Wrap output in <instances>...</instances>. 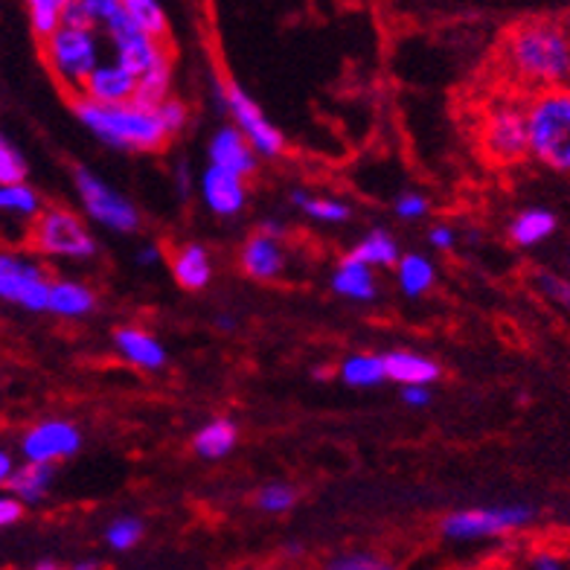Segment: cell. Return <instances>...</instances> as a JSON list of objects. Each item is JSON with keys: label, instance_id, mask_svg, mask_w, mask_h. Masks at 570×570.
Returning a JSON list of instances; mask_svg holds the SVG:
<instances>
[{"label": "cell", "instance_id": "obj_37", "mask_svg": "<svg viewBox=\"0 0 570 570\" xmlns=\"http://www.w3.org/2000/svg\"><path fill=\"white\" fill-rule=\"evenodd\" d=\"M158 114H160V122H164L166 131H169V137L180 135V131H184L189 122V111H187V106L180 102V99L169 97L164 106L158 108Z\"/></svg>", "mask_w": 570, "mask_h": 570}, {"label": "cell", "instance_id": "obj_28", "mask_svg": "<svg viewBox=\"0 0 570 570\" xmlns=\"http://www.w3.org/2000/svg\"><path fill=\"white\" fill-rule=\"evenodd\" d=\"M341 379L350 387H375V384L387 382V370H384V355L358 353L341 364Z\"/></svg>", "mask_w": 570, "mask_h": 570}, {"label": "cell", "instance_id": "obj_21", "mask_svg": "<svg viewBox=\"0 0 570 570\" xmlns=\"http://www.w3.org/2000/svg\"><path fill=\"white\" fill-rule=\"evenodd\" d=\"M332 288L341 297H350V301L367 303L375 297V277L373 271L367 265L355 263L350 256L341 259V268L335 271V277H332Z\"/></svg>", "mask_w": 570, "mask_h": 570}, {"label": "cell", "instance_id": "obj_34", "mask_svg": "<svg viewBox=\"0 0 570 570\" xmlns=\"http://www.w3.org/2000/svg\"><path fill=\"white\" fill-rule=\"evenodd\" d=\"M326 570H396L393 562H387L384 556L367 553V550H355V553H341L330 559Z\"/></svg>", "mask_w": 570, "mask_h": 570}, {"label": "cell", "instance_id": "obj_33", "mask_svg": "<svg viewBox=\"0 0 570 570\" xmlns=\"http://www.w3.org/2000/svg\"><path fill=\"white\" fill-rule=\"evenodd\" d=\"M41 204L27 184L0 187V213H18V216H38Z\"/></svg>", "mask_w": 570, "mask_h": 570}, {"label": "cell", "instance_id": "obj_35", "mask_svg": "<svg viewBox=\"0 0 570 570\" xmlns=\"http://www.w3.org/2000/svg\"><path fill=\"white\" fill-rule=\"evenodd\" d=\"M256 503H259V510L279 515V512H288L297 503V492L292 487H285V483H268V487L259 489Z\"/></svg>", "mask_w": 570, "mask_h": 570}, {"label": "cell", "instance_id": "obj_10", "mask_svg": "<svg viewBox=\"0 0 570 570\" xmlns=\"http://www.w3.org/2000/svg\"><path fill=\"white\" fill-rule=\"evenodd\" d=\"M225 106L236 120L245 140L254 146L256 155H265V158H277L279 151L285 149V137L279 135V128L259 111V106L254 102L248 90L239 88L236 82L225 85Z\"/></svg>", "mask_w": 570, "mask_h": 570}, {"label": "cell", "instance_id": "obj_49", "mask_svg": "<svg viewBox=\"0 0 570 570\" xmlns=\"http://www.w3.org/2000/svg\"><path fill=\"white\" fill-rule=\"evenodd\" d=\"M32 570H61V564L53 562V559H41V562H36Z\"/></svg>", "mask_w": 570, "mask_h": 570}, {"label": "cell", "instance_id": "obj_15", "mask_svg": "<svg viewBox=\"0 0 570 570\" xmlns=\"http://www.w3.org/2000/svg\"><path fill=\"white\" fill-rule=\"evenodd\" d=\"M202 198L216 216H236L248 202V189H245V180L236 175L218 166H207V173L202 175Z\"/></svg>", "mask_w": 570, "mask_h": 570}, {"label": "cell", "instance_id": "obj_48", "mask_svg": "<svg viewBox=\"0 0 570 570\" xmlns=\"http://www.w3.org/2000/svg\"><path fill=\"white\" fill-rule=\"evenodd\" d=\"M70 570H99L97 559H82V562H76Z\"/></svg>", "mask_w": 570, "mask_h": 570}, {"label": "cell", "instance_id": "obj_17", "mask_svg": "<svg viewBox=\"0 0 570 570\" xmlns=\"http://www.w3.org/2000/svg\"><path fill=\"white\" fill-rule=\"evenodd\" d=\"M242 268L254 279L279 277L285 268V254L279 242L265 236V233H254L242 248Z\"/></svg>", "mask_w": 570, "mask_h": 570}, {"label": "cell", "instance_id": "obj_43", "mask_svg": "<svg viewBox=\"0 0 570 570\" xmlns=\"http://www.w3.org/2000/svg\"><path fill=\"white\" fill-rule=\"evenodd\" d=\"M530 570H568L564 562L556 553H535L533 562H530Z\"/></svg>", "mask_w": 570, "mask_h": 570}, {"label": "cell", "instance_id": "obj_40", "mask_svg": "<svg viewBox=\"0 0 570 570\" xmlns=\"http://www.w3.org/2000/svg\"><path fill=\"white\" fill-rule=\"evenodd\" d=\"M23 515V503L16 495H0V530L18 524Z\"/></svg>", "mask_w": 570, "mask_h": 570}, {"label": "cell", "instance_id": "obj_8", "mask_svg": "<svg viewBox=\"0 0 570 570\" xmlns=\"http://www.w3.org/2000/svg\"><path fill=\"white\" fill-rule=\"evenodd\" d=\"M36 248L47 256H65V259H88L97 254V242L88 227L70 210H47L38 218L32 233Z\"/></svg>", "mask_w": 570, "mask_h": 570}, {"label": "cell", "instance_id": "obj_23", "mask_svg": "<svg viewBox=\"0 0 570 570\" xmlns=\"http://www.w3.org/2000/svg\"><path fill=\"white\" fill-rule=\"evenodd\" d=\"M236 440H239V431H236V425L230 420H210L198 431L193 445H196L198 458L218 460L230 454Z\"/></svg>", "mask_w": 570, "mask_h": 570}, {"label": "cell", "instance_id": "obj_45", "mask_svg": "<svg viewBox=\"0 0 570 570\" xmlns=\"http://www.w3.org/2000/svg\"><path fill=\"white\" fill-rule=\"evenodd\" d=\"M12 472H16V463H12V458H9L7 451H0V487L9 483Z\"/></svg>", "mask_w": 570, "mask_h": 570}, {"label": "cell", "instance_id": "obj_39", "mask_svg": "<svg viewBox=\"0 0 570 570\" xmlns=\"http://www.w3.org/2000/svg\"><path fill=\"white\" fill-rule=\"evenodd\" d=\"M428 198L420 196V193H402V196L396 198V216L399 218H407V222H416V218H422L428 213Z\"/></svg>", "mask_w": 570, "mask_h": 570}, {"label": "cell", "instance_id": "obj_5", "mask_svg": "<svg viewBox=\"0 0 570 570\" xmlns=\"http://www.w3.org/2000/svg\"><path fill=\"white\" fill-rule=\"evenodd\" d=\"M47 65L70 88L82 90L88 76L99 68V41L94 30L61 27L50 41H45Z\"/></svg>", "mask_w": 570, "mask_h": 570}, {"label": "cell", "instance_id": "obj_42", "mask_svg": "<svg viewBox=\"0 0 570 570\" xmlns=\"http://www.w3.org/2000/svg\"><path fill=\"white\" fill-rule=\"evenodd\" d=\"M428 242H431L434 248L449 250V248H454V242H458V236H454V230H451V227L436 225V227H431V233H428Z\"/></svg>", "mask_w": 570, "mask_h": 570}, {"label": "cell", "instance_id": "obj_4", "mask_svg": "<svg viewBox=\"0 0 570 570\" xmlns=\"http://www.w3.org/2000/svg\"><path fill=\"white\" fill-rule=\"evenodd\" d=\"M535 510L527 503L512 507H481V510H458L443 518V535L454 541H478L507 535L512 530L533 524Z\"/></svg>", "mask_w": 570, "mask_h": 570}, {"label": "cell", "instance_id": "obj_7", "mask_svg": "<svg viewBox=\"0 0 570 570\" xmlns=\"http://www.w3.org/2000/svg\"><path fill=\"white\" fill-rule=\"evenodd\" d=\"M481 146L489 160L515 164L530 155L527 111L518 106H495L481 122Z\"/></svg>", "mask_w": 570, "mask_h": 570}, {"label": "cell", "instance_id": "obj_12", "mask_svg": "<svg viewBox=\"0 0 570 570\" xmlns=\"http://www.w3.org/2000/svg\"><path fill=\"white\" fill-rule=\"evenodd\" d=\"M79 97L97 106H131L137 97V79L128 70H122L117 61L114 65H99L94 73L88 76V82L82 85Z\"/></svg>", "mask_w": 570, "mask_h": 570}, {"label": "cell", "instance_id": "obj_6", "mask_svg": "<svg viewBox=\"0 0 570 570\" xmlns=\"http://www.w3.org/2000/svg\"><path fill=\"white\" fill-rule=\"evenodd\" d=\"M76 189H79V198H82V207L94 222H99L108 230L117 233H135L140 227V213L131 202H128L122 193H117L114 187H108L106 180L97 178L88 169H76L73 175Z\"/></svg>", "mask_w": 570, "mask_h": 570}, {"label": "cell", "instance_id": "obj_16", "mask_svg": "<svg viewBox=\"0 0 570 570\" xmlns=\"http://www.w3.org/2000/svg\"><path fill=\"white\" fill-rule=\"evenodd\" d=\"M114 344L120 350L128 364L140 370H160L166 364V350L151 332L135 330V326H122L114 332Z\"/></svg>", "mask_w": 570, "mask_h": 570}, {"label": "cell", "instance_id": "obj_27", "mask_svg": "<svg viewBox=\"0 0 570 570\" xmlns=\"http://www.w3.org/2000/svg\"><path fill=\"white\" fill-rule=\"evenodd\" d=\"M434 263L425 259L422 254H405L396 265V279L399 288L407 294V297H422V294L434 285Z\"/></svg>", "mask_w": 570, "mask_h": 570}, {"label": "cell", "instance_id": "obj_25", "mask_svg": "<svg viewBox=\"0 0 570 570\" xmlns=\"http://www.w3.org/2000/svg\"><path fill=\"white\" fill-rule=\"evenodd\" d=\"M346 256L355 259V263L367 265V268H373V265H399V259H402L396 239L387 230L367 233Z\"/></svg>", "mask_w": 570, "mask_h": 570}, {"label": "cell", "instance_id": "obj_20", "mask_svg": "<svg viewBox=\"0 0 570 570\" xmlns=\"http://www.w3.org/2000/svg\"><path fill=\"white\" fill-rule=\"evenodd\" d=\"M94 306H97V297H94L88 285L73 283V279H59L50 288L47 312H53L59 317H85L94 312Z\"/></svg>", "mask_w": 570, "mask_h": 570}, {"label": "cell", "instance_id": "obj_22", "mask_svg": "<svg viewBox=\"0 0 570 570\" xmlns=\"http://www.w3.org/2000/svg\"><path fill=\"white\" fill-rule=\"evenodd\" d=\"M53 483V465L23 463L21 469L9 478V495H16L21 503H38L47 495V489Z\"/></svg>", "mask_w": 570, "mask_h": 570}, {"label": "cell", "instance_id": "obj_13", "mask_svg": "<svg viewBox=\"0 0 570 570\" xmlns=\"http://www.w3.org/2000/svg\"><path fill=\"white\" fill-rule=\"evenodd\" d=\"M111 45L114 53H117V65L135 79L149 73L155 65H160L169 56L166 41L142 36V32H117V36H111Z\"/></svg>", "mask_w": 570, "mask_h": 570}, {"label": "cell", "instance_id": "obj_32", "mask_svg": "<svg viewBox=\"0 0 570 570\" xmlns=\"http://www.w3.org/2000/svg\"><path fill=\"white\" fill-rule=\"evenodd\" d=\"M142 539V521L140 518L122 515L117 521H111L106 530L108 548L117 550V553H126V550H135Z\"/></svg>", "mask_w": 570, "mask_h": 570}, {"label": "cell", "instance_id": "obj_29", "mask_svg": "<svg viewBox=\"0 0 570 570\" xmlns=\"http://www.w3.org/2000/svg\"><path fill=\"white\" fill-rule=\"evenodd\" d=\"M126 12L131 18V23H135L137 32L166 41L169 21H166V12L158 0H126Z\"/></svg>", "mask_w": 570, "mask_h": 570}, {"label": "cell", "instance_id": "obj_41", "mask_svg": "<svg viewBox=\"0 0 570 570\" xmlns=\"http://www.w3.org/2000/svg\"><path fill=\"white\" fill-rule=\"evenodd\" d=\"M402 402L407 407H425L431 405V387L413 384V387H402Z\"/></svg>", "mask_w": 570, "mask_h": 570}, {"label": "cell", "instance_id": "obj_47", "mask_svg": "<svg viewBox=\"0 0 570 570\" xmlns=\"http://www.w3.org/2000/svg\"><path fill=\"white\" fill-rule=\"evenodd\" d=\"M259 233H265V236H271V239H283V225H279V222H265L263 227H259Z\"/></svg>", "mask_w": 570, "mask_h": 570}, {"label": "cell", "instance_id": "obj_26", "mask_svg": "<svg viewBox=\"0 0 570 570\" xmlns=\"http://www.w3.org/2000/svg\"><path fill=\"white\" fill-rule=\"evenodd\" d=\"M556 230V216L550 210H524L512 218L510 236L521 248H533Z\"/></svg>", "mask_w": 570, "mask_h": 570}, {"label": "cell", "instance_id": "obj_11", "mask_svg": "<svg viewBox=\"0 0 570 570\" xmlns=\"http://www.w3.org/2000/svg\"><path fill=\"white\" fill-rule=\"evenodd\" d=\"M82 445V434L73 422L65 420H47L38 422L36 428H30L21 440V451L27 463L38 465H53L59 460L73 458L76 451Z\"/></svg>", "mask_w": 570, "mask_h": 570}, {"label": "cell", "instance_id": "obj_24", "mask_svg": "<svg viewBox=\"0 0 570 570\" xmlns=\"http://www.w3.org/2000/svg\"><path fill=\"white\" fill-rule=\"evenodd\" d=\"M169 88H173V59L166 56L160 65L149 70L146 76L137 79V97L135 106L140 108H151V111H158L164 106L166 99H169Z\"/></svg>", "mask_w": 570, "mask_h": 570}, {"label": "cell", "instance_id": "obj_1", "mask_svg": "<svg viewBox=\"0 0 570 570\" xmlns=\"http://www.w3.org/2000/svg\"><path fill=\"white\" fill-rule=\"evenodd\" d=\"M501 61L521 85L541 90L562 88L570 79V32L553 18H530L515 23L503 38Z\"/></svg>", "mask_w": 570, "mask_h": 570}, {"label": "cell", "instance_id": "obj_31", "mask_svg": "<svg viewBox=\"0 0 570 570\" xmlns=\"http://www.w3.org/2000/svg\"><path fill=\"white\" fill-rule=\"evenodd\" d=\"M65 7L61 0H32L30 3V27L41 41H50L65 27Z\"/></svg>", "mask_w": 570, "mask_h": 570}, {"label": "cell", "instance_id": "obj_46", "mask_svg": "<svg viewBox=\"0 0 570 570\" xmlns=\"http://www.w3.org/2000/svg\"><path fill=\"white\" fill-rule=\"evenodd\" d=\"M175 180H178L180 198H187L189 196V173H187V166H184V164L178 166V175H175Z\"/></svg>", "mask_w": 570, "mask_h": 570}, {"label": "cell", "instance_id": "obj_18", "mask_svg": "<svg viewBox=\"0 0 570 570\" xmlns=\"http://www.w3.org/2000/svg\"><path fill=\"white\" fill-rule=\"evenodd\" d=\"M384 370H387V382H396L402 387H431V382L440 379V364L434 358H425L420 353H407V350H396V353L384 355Z\"/></svg>", "mask_w": 570, "mask_h": 570}, {"label": "cell", "instance_id": "obj_38", "mask_svg": "<svg viewBox=\"0 0 570 570\" xmlns=\"http://www.w3.org/2000/svg\"><path fill=\"white\" fill-rule=\"evenodd\" d=\"M535 283H539V288L544 294H548L550 301H556L559 306H564L570 312V279H562V277H556V274H539L535 277Z\"/></svg>", "mask_w": 570, "mask_h": 570}, {"label": "cell", "instance_id": "obj_9", "mask_svg": "<svg viewBox=\"0 0 570 570\" xmlns=\"http://www.w3.org/2000/svg\"><path fill=\"white\" fill-rule=\"evenodd\" d=\"M53 283L36 263L23 256L0 254V301L16 303L30 312H47Z\"/></svg>", "mask_w": 570, "mask_h": 570}, {"label": "cell", "instance_id": "obj_44", "mask_svg": "<svg viewBox=\"0 0 570 570\" xmlns=\"http://www.w3.org/2000/svg\"><path fill=\"white\" fill-rule=\"evenodd\" d=\"M155 263H160L158 245H146V248L137 250V265H146V268H149V265H155Z\"/></svg>", "mask_w": 570, "mask_h": 570}, {"label": "cell", "instance_id": "obj_3", "mask_svg": "<svg viewBox=\"0 0 570 570\" xmlns=\"http://www.w3.org/2000/svg\"><path fill=\"white\" fill-rule=\"evenodd\" d=\"M530 155L556 173L570 175V88L535 94L527 106Z\"/></svg>", "mask_w": 570, "mask_h": 570}, {"label": "cell", "instance_id": "obj_36", "mask_svg": "<svg viewBox=\"0 0 570 570\" xmlns=\"http://www.w3.org/2000/svg\"><path fill=\"white\" fill-rule=\"evenodd\" d=\"M23 178H27V164L16 146L0 137V187H16L23 184Z\"/></svg>", "mask_w": 570, "mask_h": 570}, {"label": "cell", "instance_id": "obj_19", "mask_svg": "<svg viewBox=\"0 0 570 570\" xmlns=\"http://www.w3.org/2000/svg\"><path fill=\"white\" fill-rule=\"evenodd\" d=\"M173 277L178 279V285L189 288V292H198L204 285L210 283L213 277V263L207 248L202 245H184L178 254L173 256Z\"/></svg>", "mask_w": 570, "mask_h": 570}, {"label": "cell", "instance_id": "obj_30", "mask_svg": "<svg viewBox=\"0 0 570 570\" xmlns=\"http://www.w3.org/2000/svg\"><path fill=\"white\" fill-rule=\"evenodd\" d=\"M292 202L301 207L306 216H312L315 222H326V225H341V222H346L350 218V204L338 202V198H315L308 196V193H303V189H297L292 196Z\"/></svg>", "mask_w": 570, "mask_h": 570}, {"label": "cell", "instance_id": "obj_14", "mask_svg": "<svg viewBox=\"0 0 570 570\" xmlns=\"http://www.w3.org/2000/svg\"><path fill=\"white\" fill-rule=\"evenodd\" d=\"M256 155L254 146L245 140L239 128H218L210 140V166H218L236 178H248L256 173Z\"/></svg>", "mask_w": 570, "mask_h": 570}, {"label": "cell", "instance_id": "obj_2", "mask_svg": "<svg viewBox=\"0 0 570 570\" xmlns=\"http://www.w3.org/2000/svg\"><path fill=\"white\" fill-rule=\"evenodd\" d=\"M73 102L76 117L82 120V126L114 149L155 151L169 140V131L160 122V114L151 111V108H140L135 102L108 108L88 102L85 97H76Z\"/></svg>", "mask_w": 570, "mask_h": 570}]
</instances>
